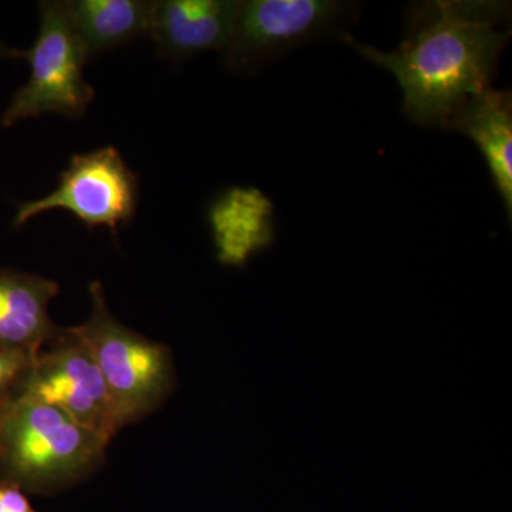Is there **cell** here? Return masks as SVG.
Here are the masks:
<instances>
[{
	"instance_id": "10",
	"label": "cell",
	"mask_w": 512,
	"mask_h": 512,
	"mask_svg": "<svg viewBox=\"0 0 512 512\" xmlns=\"http://www.w3.org/2000/svg\"><path fill=\"white\" fill-rule=\"evenodd\" d=\"M60 286L52 279L0 269V346L37 353L59 326L49 315Z\"/></svg>"
},
{
	"instance_id": "5",
	"label": "cell",
	"mask_w": 512,
	"mask_h": 512,
	"mask_svg": "<svg viewBox=\"0 0 512 512\" xmlns=\"http://www.w3.org/2000/svg\"><path fill=\"white\" fill-rule=\"evenodd\" d=\"M40 28L33 46L23 50L30 64L25 86L13 94L2 114L3 127L45 114L67 119H82L96 92L84 79V64L89 60L74 30L64 2H40Z\"/></svg>"
},
{
	"instance_id": "7",
	"label": "cell",
	"mask_w": 512,
	"mask_h": 512,
	"mask_svg": "<svg viewBox=\"0 0 512 512\" xmlns=\"http://www.w3.org/2000/svg\"><path fill=\"white\" fill-rule=\"evenodd\" d=\"M16 393L52 404L109 443L120 431L99 366L73 328L57 330Z\"/></svg>"
},
{
	"instance_id": "13",
	"label": "cell",
	"mask_w": 512,
	"mask_h": 512,
	"mask_svg": "<svg viewBox=\"0 0 512 512\" xmlns=\"http://www.w3.org/2000/svg\"><path fill=\"white\" fill-rule=\"evenodd\" d=\"M35 357V353L0 346V403L16 393Z\"/></svg>"
},
{
	"instance_id": "3",
	"label": "cell",
	"mask_w": 512,
	"mask_h": 512,
	"mask_svg": "<svg viewBox=\"0 0 512 512\" xmlns=\"http://www.w3.org/2000/svg\"><path fill=\"white\" fill-rule=\"evenodd\" d=\"M92 313L77 335L92 353L109 389L120 430L157 410L174 387L167 346L134 332L114 318L100 282H92Z\"/></svg>"
},
{
	"instance_id": "12",
	"label": "cell",
	"mask_w": 512,
	"mask_h": 512,
	"mask_svg": "<svg viewBox=\"0 0 512 512\" xmlns=\"http://www.w3.org/2000/svg\"><path fill=\"white\" fill-rule=\"evenodd\" d=\"M154 2L147 0H73L64 2L87 56L93 57L148 36Z\"/></svg>"
},
{
	"instance_id": "1",
	"label": "cell",
	"mask_w": 512,
	"mask_h": 512,
	"mask_svg": "<svg viewBox=\"0 0 512 512\" xmlns=\"http://www.w3.org/2000/svg\"><path fill=\"white\" fill-rule=\"evenodd\" d=\"M400 45L390 52L340 40L363 59L392 73L403 92V111L420 126L446 128L454 111L491 87L511 37V3L431 0L413 3Z\"/></svg>"
},
{
	"instance_id": "14",
	"label": "cell",
	"mask_w": 512,
	"mask_h": 512,
	"mask_svg": "<svg viewBox=\"0 0 512 512\" xmlns=\"http://www.w3.org/2000/svg\"><path fill=\"white\" fill-rule=\"evenodd\" d=\"M0 512H36L29 498L16 485L0 481Z\"/></svg>"
},
{
	"instance_id": "11",
	"label": "cell",
	"mask_w": 512,
	"mask_h": 512,
	"mask_svg": "<svg viewBox=\"0 0 512 512\" xmlns=\"http://www.w3.org/2000/svg\"><path fill=\"white\" fill-rule=\"evenodd\" d=\"M274 207L256 188L225 192L211 210L218 259L222 264L244 265L255 252L274 241Z\"/></svg>"
},
{
	"instance_id": "2",
	"label": "cell",
	"mask_w": 512,
	"mask_h": 512,
	"mask_svg": "<svg viewBox=\"0 0 512 512\" xmlns=\"http://www.w3.org/2000/svg\"><path fill=\"white\" fill-rule=\"evenodd\" d=\"M109 441L52 404L15 393L0 403V481L53 494L104 460Z\"/></svg>"
},
{
	"instance_id": "6",
	"label": "cell",
	"mask_w": 512,
	"mask_h": 512,
	"mask_svg": "<svg viewBox=\"0 0 512 512\" xmlns=\"http://www.w3.org/2000/svg\"><path fill=\"white\" fill-rule=\"evenodd\" d=\"M138 202V178L119 150L103 147L76 154L60 174L59 185L46 197L20 202L13 227L28 224L45 212L62 210L89 229L107 227L117 237L120 225L133 220Z\"/></svg>"
},
{
	"instance_id": "15",
	"label": "cell",
	"mask_w": 512,
	"mask_h": 512,
	"mask_svg": "<svg viewBox=\"0 0 512 512\" xmlns=\"http://www.w3.org/2000/svg\"><path fill=\"white\" fill-rule=\"evenodd\" d=\"M6 57H9V59H23V50L9 49L8 46L0 42V59H6Z\"/></svg>"
},
{
	"instance_id": "4",
	"label": "cell",
	"mask_w": 512,
	"mask_h": 512,
	"mask_svg": "<svg viewBox=\"0 0 512 512\" xmlns=\"http://www.w3.org/2000/svg\"><path fill=\"white\" fill-rule=\"evenodd\" d=\"M356 5L336 0H238L222 50L229 72L254 73L309 43L348 33Z\"/></svg>"
},
{
	"instance_id": "9",
	"label": "cell",
	"mask_w": 512,
	"mask_h": 512,
	"mask_svg": "<svg viewBox=\"0 0 512 512\" xmlns=\"http://www.w3.org/2000/svg\"><path fill=\"white\" fill-rule=\"evenodd\" d=\"M446 130L470 138L485 158L495 188L512 220V96L493 86L468 97L448 120Z\"/></svg>"
},
{
	"instance_id": "8",
	"label": "cell",
	"mask_w": 512,
	"mask_h": 512,
	"mask_svg": "<svg viewBox=\"0 0 512 512\" xmlns=\"http://www.w3.org/2000/svg\"><path fill=\"white\" fill-rule=\"evenodd\" d=\"M238 0H158L153 5L148 37L158 53L183 62L227 46Z\"/></svg>"
}]
</instances>
